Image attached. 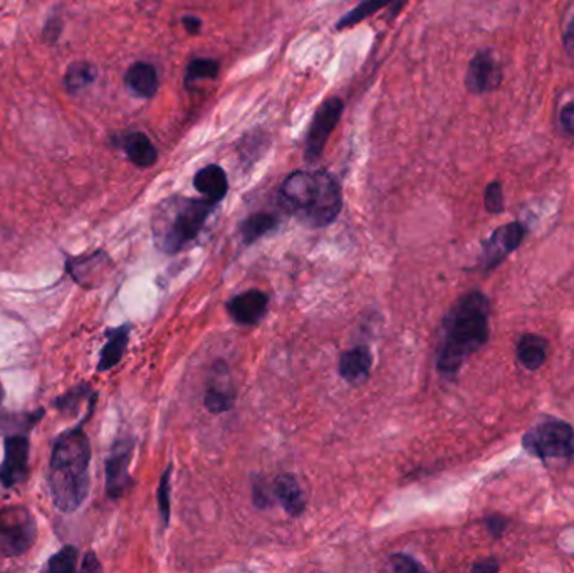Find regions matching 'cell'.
<instances>
[{"label":"cell","instance_id":"cell-3","mask_svg":"<svg viewBox=\"0 0 574 573\" xmlns=\"http://www.w3.org/2000/svg\"><path fill=\"white\" fill-rule=\"evenodd\" d=\"M89 439L81 429L61 434L53 446L49 485L54 504L71 513L85 503L89 493Z\"/></svg>","mask_w":574,"mask_h":573},{"label":"cell","instance_id":"cell-21","mask_svg":"<svg viewBox=\"0 0 574 573\" xmlns=\"http://www.w3.org/2000/svg\"><path fill=\"white\" fill-rule=\"evenodd\" d=\"M403 5H405V0H363L362 4H358L348 14L343 15V17L337 21V30H343V29L353 28V26L363 22L364 19L377 14V13L383 11V9L393 7V9L398 11V9L403 7Z\"/></svg>","mask_w":574,"mask_h":573},{"label":"cell","instance_id":"cell-9","mask_svg":"<svg viewBox=\"0 0 574 573\" xmlns=\"http://www.w3.org/2000/svg\"><path fill=\"white\" fill-rule=\"evenodd\" d=\"M254 501L259 508H267L272 501H279L287 515L299 517L304 511V496L295 476L280 475L270 486L257 483L254 488Z\"/></svg>","mask_w":574,"mask_h":573},{"label":"cell","instance_id":"cell-29","mask_svg":"<svg viewBox=\"0 0 574 573\" xmlns=\"http://www.w3.org/2000/svg\"><path fill=\"white\" fill-rule=\"evenodd\" d=\"M390 565H392L393 570L396 572H420L423 570L420 563H417L415 560L408 555H395L390 560Z\"/></svg>","mask_w":574,"mask_h":573},{"label":"cell","instance_id":"cell-1","mask_svg":"<svg viewBox=\"0 0 574 573\" xmlns=\"http://www.w3.org/2000/svg\"><path fill=\"white\" fill-rule=\"evenodd\" d=\"M490 305L480 291L463 294L444 320L437 368L448 378L459 375L462 365L489 340Z\"/></svg>","mask_w":574,"mask_h":573},{"label":"cell","instance_id":"cell-5","mask_svg":"<svg viewBox=\"0 0 574 573\" xmlns=\"http://www.w3.org/2000/svg\"><path fill=\"white\" fill-rule=\"evenodd\" d=\"M522 448L541 461H571L574 456L573 426L558 419L536 424L522 435Z\"/></svg>","mask_w":574,"mask_h":573},{"label":"cell","instance_id":"cell-10","mask_svg":"<svg viewBox=\"0 0 574 573\" xmlns=\"http://www.w3.org/2000/svg\"><path fill=\"white\" fill-rule=\"evenodd\" d=\"M526 232V225L519 221L497 227L489 238L482 240L480 266L484 269L499 266L509 254H512L522 244Z\"/></svg>","mask_w":574,"mask_h":573},{"label":"cell","instance_id":"cell-33","mask_svg":"<svg viewBox=\"0 0 574 573\" xmlns=\"http://www.w3.org/2000/svg\"><path fill=\"white\" fill-rule=\"evenodd\" d=\"M182 24L185 30L188 34H194V36H196L200 32V29H202V21L196 15H183Z\"/></svg>","mask_w":574,"mask_h":573},{"label":"cell","instance_id":"cell-28","mask_svg":"<svg viewBox=\"0 0 574 573\" xmlns=\"http://www.w3.org/2000/svg\"><path fill=\"white\" fill-rule=\"evenodd\" d=\"M62 28H64V22L61 17H49V21L46 22L43 29L44 41L47 44H56L59 36L62 34Z\"/></svg>","mask_w":574,"mask_h":573},{"label":"cell","instance_id":"cell-14","mask_svg":"<svg viewBox=\"0 0 574 573\" xmlns=\"http://www.w3.org/2000/svg\"><path fill=\"white\" fill-rule=\"evenodd\" d=\"M267 303H269L267 294L259 291V290H251V291L234 296L229 301L227 309H229L234 322L251 326V324H255L262 320V316L266 315Z\"/></svg>","mask_w":574,"mask_h":573},{"label":"cell","instance_id":"cell-8","mask_svg":"<svg viewBox=\"0 0 574 573\" xmlns=\"http://www.w3.org/2000/svg\"><path fill=\"white\" fill-rule=\"evenodd\" d=\"M504 80L503 64L492 49H478L465 72V88L470 95H489L501 88Z\"/></svg>","mask_w":574,"mask_h":573},{"label":"cell","instance_id":"cell-36","mask_svg":"<svg viewBox=\"0 0 574 573\" xmlns=\"http://www.w3.org/2000/svg\"><path fill=\"white\" fill-rule=\"evenodd\" d=\"M2 399H4V389H2V383H0V402H2Z\"/></svg>","mask_w":574,"mask_h":573},{"label":"cell","instance_id":"cell-16","mask_svg":"<svg viewBox=\"0 0 574 573\" xmlns=\"http://www.w3.org/2000/svg\"><path fill=\"white\" fill-rule=\"evenodd\" d=\"M194 187L205 198L219 204L229 192V181L224 168L215 164L200 168L194 177Z\"/></svg>","mask_w":574,"mask_h":573},{"label":"cell","instance_id":"cell-32","mask_svg":"<svg viewBox=\"0 0 574 573\" xmlns=\"http://www.w3.org/2000/svg\"><path fill=\"white\" fill-rule=\"evenodd\" d=\"M562 47L574 59V15L562 30Z\"/></svg>","mask_w":574,"mask_h":573},{"label":"cell","instance_id":"cell-4","mask_svg":"<svg viewBox=\"0 0 574 573\" xmlns=\"http://www.w3.org/2000/svg\"><path fill=\"white\" fill-rule=\"evenodd\" d=\"M217 204L209 198L171 196L162 200L154 212L152 232L160 251L177 254L192 244L204 231Z\"/></svg>","mask_w":574,"mask_h":573},{"label":"cell","instance_id":"cell-15","mask_svg":"<svg viewBox=\"0 0 574 573\" xmlns=\"http://www.w3.org/2000/svg\"><path fill=\"white\" fill-rule=\"evenodd\" d=\"M118 147H121L128 160L135 167H154L158 160V152H156L154 143L141 131H133V133L123 135L118 141Z\"/></svg>","mask_w":574,"mask_h":573},{"label":"cell","instance_id":"cell-7","mask_svg":"<svg viewBox=\"0 0 574 573\" xmlns=\"http://www.w3.org/2000/svg\"><path fill=\"white\" fill-rule=\"evenodd\" d=\"M343 108H345L343 99L333 97L322 101L320 108L314 113L306 135V143H304V158L308 162H316L321 156L326 148V143L341 120Z\"/></svg>","mask_w":574,"mask_h":573},{"label":"cell","instance_id":"cell-26","mask_svg":"<svg viewBox=\"0 0 574 573\" xmlns=\"http://www.w3.org/2000/svg\"><path fill=\"white\" fill-rule=\"evenodd\" d=\"M484 207L489 214L504 212V190H503V183L499 182V181H494V182H490L486 187Z\"/></svg>","mask_w":574,"mask_h":573},{"label":"cell","instance_id":"cell-13","mask_svg":"<svg viewBox=\"0 0 574 573\" xmlns=\"http://www.w3.org/2000/svg\"><path fill=\"white\" fill-rule=\"evenodd\" d=\"M204 404L211 410L212 414L227 412L236 404L234 382L230 377V370L224 362H217L211 370Z\"/></svg>","mask_w":574,"mask_h":573},{"label":"cell","instance_id":"cell-2","mask_svg":"<svg viewBox=\"0 0 574 573\" xmlns=\"http://www.w3.org/2000/svg\"><path fill=\"white\" fill-rule=\"evenodd\" d=\"M280 202L297 221L309 227L333 224L343 209L337 179L326 170H297L280 185Z\"/></svg>","mask_w":574,"mask_h":573},{"label":"cell","instance_id":"cell-20","mask_svg":"<svg viewBox=\"0 0 574 573\" xmlns=\"http://www.w3.org/2000/svg\"><path fill=\"white\" fill-rule=\"evenodd\" d=\"M129 330H131L129 324H123L120 328H112L106 332V345L101 350V357H99V372H106L120 364L127 350Z\"/></svg>","mask_w":574,"mask_h":573},{"label":"cell","instance_id":"cell-6","mask_svg":"<svg viewBox=\"0 0 574 573\" xmlns=\"http://www.w3.org/2000/svg\"><path fill=\"white\" fill-rule=\"evenodd\" d=\"M36 521L24 506L0 510V557H19L36 540Z\"/></svg>","mask_w":574,"mask_h":573},{"label":"cell","instance_id":"cell-22","mask_svg":"<svg viewBox=\"0 0 574 573\" xmlns=\"http://www.w3.org/2000/svg\"><path fill=\"white\" fill-rule=\"evenodd\" d=\"M98 70L87 61H76L68 66L64 74V88L70 95H76L96 81Z\"/></svg>","mask_w":574,"mask_h":573},{"label":"cell","instance_id":"cell-24","mask_svg":"<svg viewBox=\"0 0 574 573\" xmlns=\"http://www.w3.org/2000/svg\"><path fill=\"white\" fill-rule=\"evenodd\" d=\"M219 71H220V66L215 59L195 57L188 63L183 81H185V86L190 89L192 86H195L202 80H215L219 76Z\"/></svg>","mask_w":574,"mask_h":573},{"label":"cell","instance_id":"cell-31","mask_svg":"<svg viewBox=\"0 0 574 573\" xmlns=\"http://www.w3.org/2000/svg\"><path fill=\"white\" fill-rule=\"evenodd\" d=\"M486 528L487 532L494 536V538H499L504 535L507 527H509V519L505 517H501V515H492V517L486 518Z\"/></svg>","mask_w":574,"mask_h":573},{"label":"cell","instance_id":"cell-34","mask_svg":"<svg viewBox=\"0 0 574 573\" xmlns=\"http://www.w3.org/2000/svg\"><path fill=\"white\" fill-rule=\"evenodd\" d=\"M474 572H497L499 570V563L494 559L484 560L480 563L472 565Z\"/></svg>","mask_w":574,"mask_h":573},{"label":"cell","instance_id":"cell-35","mask_svg":"<svg viewBox=\"0 0 574 573\" xmlns=\"http://www.w3.org/2000/svg\"><path fill=\"white\" fill-rule=\"evenodd\" d=\"M81 570H85V572L101 570V565H99L98 560H96V557H95L93 553H87V555H86L85 561H83V565H81Z\"/></svg>","mask_w":574,"mask_h":573},{"label":"cell","instance_id":"cell-11","mask_svg":"<svg viewBox=\"0 0 574 573\" xmlns=\"http://www.w3.org/2000/svg\"><path fill=\"white\" fill-rule=\"evenodd\" d=\"M5 454L0 466V483L12 488L28 477L29 441L24 435H11L5 439Z\"/></svg>","mask_w":574,"mask_h":573},{"label":"cell","instance_id":"cell-12","mask_svg":"<svg viewBox=\"0 0 574 573\" xmlns=\"http://www.w3.org/2000/svg\"><path fill=\"white\" fill-rule=\"evenodd\" d=\"M133 456V441L120 439L112 446L106 461V493L112 498H120L129 486V462Z\"/></svg>","mask_w":574,"mask_h":573},{"label":"cell","instance_id":"cell-19","mask_svg":"<svg viewBox=\"0 0 574 573\" xmlns=\"http://www.w3.org/2000/svg\"><path fill=\"white\" fill-rule=\"evenodd\" d=\"M547 349H549V345L543 336L524 333L519 338L518 347H516L519 364L531 372L539 370L543 365L546 364Z\"/></svg>","mask_w":574,"mask_h":573},{"label":"cell","instance_id":"cell-25","mask_svg":"<svg viewBox=\"0 0 574 573\" xmlns=\"http://www.w3.org/2000/svg\"><path fill=\"white\" fill-rule=\"evenodd\" d=\"M78 565V548L76 546H64L57 552L53 559L49 560V570L56 573H66L76 570Z\"/></svg>","mask_w":574,"mask_h":573},{"label":"cell","instance_id":"cell-23","mask_svg":"<svg viewBox=\"0 0 574 573\" xmlns=\"http://www.w3.org/2000/svg\"><path fill=\"white\" fill-rule=\"evenodd\" d=\"M276 225H278L276 215L267 214V212H259V214H253L251 217H247L242 223L240 232L247 244H253L254 240L266 236L267 232L276 229Z\"/></svg>","mask_w":574,"mask_h":573},{"label":"cell","instance_id":"cell-18","mask_svg":"<svg viewBox=\"0 0 574 573\" xmlns=\"http://www.w3.org/2000/svg\"><path fill=\"white\" fill-rule=\"evenodd\" d=\"M125 83L137 97L148 99L154 98L156 95L160 80H158V72L154 70V64L138 61L128 68L127 74H125Z\"/></svg>","mask_w":574,"mask_h":573},{"label":"cell","instance_id":"cell-27","mask_svg":"<svg viewBox=\"0 0 574 573\" xmlns=\"http://www.w3.org/2000/svg\"><path fill=\"white\" fill-rule=\"evenodd\" d=\"M170 475H171V469H167L165 475L162 476V481H160V488H158V510H160V515L163 518V523L169 525L170 521Z\"/></svg>","mask_w":574,"mask_h":573},{"label":"cell","instance_id":"cell-17","mask_svg":"<svg viewBox=\"0 0 574 573\" xmlns=\"http://www.w3.org/2000/svg\"><path fill=\"white\" fill-rule=\"evenodd\" d=\"M373 365L371 353L366 347H356L348 350L339 358V375L348 383L358 385L370 377V370Z\"/></svg>","mask_w":574,"mask_h":573},{"label":"cell","instance_id":"cell-30","mask_svg":"<svg viewBox=\"0 0 574 573\" xmlns=\"http://www.w3.org/2000/svg\"><path fill=\"white\" fill-rule=\"evenodd\" d=\"M560 126L562 133L574 137V101L566 103L560 112Z\"/></svg>","mask_w":574,"mask_h":573}]
</instances>
